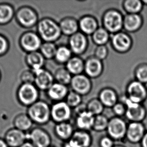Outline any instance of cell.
<instances>
[{"label": "cell", "instance_id": "39", "mask_svg": "<svg viewBox=\"0 0 147 147\" xmlns=\"http://www.w3.org/2000/svg\"><path fill=\"white\" fill-rule=\"evenodd\" d=\"M20 78L22 84H34L35 75L32 70H25L21 73Z\"/></svg>", "mask_w": 147, "mask_h": 147}, {"label": "cell", "instance_id": "5", "mask_svg": "<svg viewBox=\"0 0 147 147\" xmlns=\"http://www.w3.org/2000/svg\"><path fill=\"white\" fill-rule=\"evenodd\" d=\"M15 17L17 23L26 29L34 27L39 21L37 11L34 8L28 6H22L18 8L15 12Z\"/></svg>", "mask_w": 147, "mask_h": 147}, {"label": "cell", "instance_id": "18", "mask_svg": "<svg viewBox=\"0 0 147 147\" xmlns=\"http://www.w3.org/2000/svg\"><path fill=\"white\" fill-rule=\"evenodd\" d=\"M4 138L9 147H20L27 141V133L14 127L6 131Z\"/></svg>", "mask_w": 147, "mask_h": 147}, {"label": "cell", "instance_id": "3", "mask_svg": "<svg viewBox=\"0 0 147 147\" xmlns=\"http://www.w3.org/2000/svg\"><path fill=\"white\" fill-rule=\"evenodd\" d=\"M123 17L119 11L111 9L104 12L102 17V27L110 34L121 32L123 28Z\"/></svg>", "mask_w": 147, "mask_h": 147}, {"label": "cell", "instance_id": "45", "mask_svg": "<svg viewBox=\"0 0 147 147\" xmlns=\"http://www.w3.org/2000/svg\"><path fill=\"white\" fill-rule=\"evenodd\" d=\"M74 113L76 114V116L80 115V113H82L84 111H86V104H84L82 103L80 105L78 106L77 107L74 108Z\"/></svg>", "mask_w": 147, "mask_h": 147}, {"label": "cell", "instance_id": "1", "mask_svg": "<svg viewBox=\"0 0 147 147\" xmlns=\"http://www.w3.org/2000/svg\"><path fill=\"white\" fill-rule=\"evenodd\" d=\"M36 26L37 33L44 42L55 43L61 36L59 24L52 18H42Z\"/></svg>", "mask_w": 147, "mask_h": 147}, {"label": "cell", "instance_id": "27", "mask_svg": "<svg viewBox=\"0 0 147 147\" xmlns=\"http://www.w3.org/2000/svg\"><path fill=\"white\" fill-rule=\"evenodd\" d=\"M142 24V18L138 14H128L123 17V28L127 32L137 31Z\"/></svg>", "mask_w": 147, "mask_h": 147}, {"label": "cell", "instance_id": "40", "mask_svg": "<svg viewBox=\"0 0 147 147\" xmlns=\"http://www.w3.org/2000/svg\"><path fill=\"white\" fill-rule=\"evenodd\" d=\"M109 55V50L106 45L97 46L94 50V56L101 61L105 60Z\"/></svg>", "mask_w": 147, "mask_h": 147}, {"label": "cell", "instance_id": "41", "mask_svg": "<svg viewBox=\"0 0 147 147\" xmlns=\"http://www.w3.org/2000/svg\"><path fill=\"white\" fill-rule=\"evenodd\" d=\"M9 40L4 35L0 34V57L6 55L10 49Z\"/></svg>", "mask_w": 147, "mask_h": 147}, {"label": "cell", "instance_id": "30", "mask_svg": "<svg viewBox=\"0 0 147 147\" xmlns=\"http://www.w3.org/2000/svg\"><path fill=\"white\" fill-rule=\"evenodd\" d=\"M14 7L7 3H0V25L4 26L10 23L15 15Z\"/></svg>", "mask_w": 147, "mask_h": 147}, {"label": "cell", "instance_id": "47", "mask_svg": "<svg viewBox=\"0 0 147 147\" xmlns=\"http://www.w3.org/2000/svg\"><path fill=\"white\" fill-rule=\"evenodd\" d=\"M20 147H35L34 146V145L29 141H26L25 143L23 144Z\"/></svg>", "mask_w": 147, "mask_h": 147}, {"label": "cell", "instance_id": "38", "mask_svg": "<svg viewBox=\"0 0 147 147\" xmlns=\"http://www.w3.org/2000/svg\"><path fill=\"white\" fill-rule=\"evenodd\" d=\"M82 96L77 94L76 92L70 90L68 92L64 101L73 109L82 104Z\"/></svg>", "mask_w": 147, "mask_h": 147}, {"label": "cell", "instance_id": "22", "mask_svg": "<svg viewBox=\"0 0 147 147\" xmlns=\"http://www.w3.org/2000/svg\"><path fill=\"white\" fill-rule=\"evenodd\" d=\"M54 131L56 137L65 143L71 139L75 129L71 123L67 121L56 123Z\"/></svg>", "mask_w": 147, "mask_h": 147}, {"label": "cell", "instance_id": "23", "mask_svg": "<svg viewBox=\"0 0 147 147\" xmlns=\"http://www.w3.org/2000/svg\"><path fill=\"white\" fill-rule=\"evenodd\" d=\"M59 24L62 34L65 36L69 37L79 31L78 21L72 17H64L60 20Z\"/></svg>", "mask_w": 147, "mask_h": 147}, {"label": "cell", "instance_id": "13", "mask_svg": "<svg viewBox=\"0 0 147 147\" xmlns=\"http://www.w3.org/2000/svg\"><path fill=\"white\" fill-rule=\"evenodd\" d=\"M146 131L142 122H130L127 124L125 139L133 144H140Z\"/></svg>", "mask_w": 147, "mask_h": 147}, {"label": "cell", "instance_id": "10", "mask_svg": "<svg viewBox=\"0 0 147 147\" xmlns=\"http://www.w3.org/2000/svg\"><path fill=\"white\" fill-rule=\"evenodd\" d=\"M123 103L127 107L125 116L130 122H142L147 116V111L142 104L135 103L126 98Z\"/></svg>", "mask_w": 147, "mask_h": 147}, {"label": "cell", "instance_id": "11", "mask_svg": "<svg viewBox=\"0 0 147 147\" xmlns=\"http://www.w3.org/2000/svg\"><path fill=\"white\" fill-rule=\"evenodd\" d=\"M69 86L71 90L82 96L90 94L92 88L91 79L84 74L73 76Z\"/></svg>", "mask_w": 147, "mask_h": 147}, {"label": "cell", "instance_id": "49", "mask_svg": "<svg viewBox=\"0 0 147 147\" xmlns=\"http://www.w3.org/2000/svg\"><path fill=\"white\" fill-rule=\"evenodd\" d=\"M113 147H126L125 146L121 145V144H115Z\"/></svg>", "mask_w": 147, "mask_h": 147}, {"label": "cell", "instance_id": "20", "mask_svg": "<svg viewBox=\"0 0 147 147\" xmlns=\"http://www.w3.org/2000/svg\"><path fill=\"white\" fill-rule=\"evenodd\" d=\"M78 25L80 32L86 36H92L99 27L98 20L94 16L89 15L80 18Z\"/></svg>", "mask_w": 147, "mask_h": 147}, {"label": "cell", "instance_id": "14", "mask_svg": "<svg viewBox=\"0 0 147 147\" xmlns=\"http://www.w3.org/2000/svg\"><path fill=\"white\" fill-rule=\"evenodd\" d=\"M110 40L113 48L119 53H125L131 48V38L124 32L121 31L113 34Z\"/></svg>", "mask_w": 147, "mask_h": 147}, {"label": "cell", "instance_id": "16", "mask_svg": "<svg viewBox=\"0 0 147 147\" xmlns=\"http://www.w3.org/2000/svg\"><path fill=\"white\" fill-rule=\"evenodd\" d=\"M34 72L35 75L34 84L39 90L47 92L54 83V75L44 68Z\"/></svg>", "mask_w": 147, "mask_h": 147}, {"label": "cell", "instance_id": "37", "mask_svg": "<svg viewBox=\"0 0 147 147\" xmlns=\"http://www.w3.org/2000/svg\"><path fill=\"white\" fill-rule=\"evenodd\" d=\"M143 5L139 0H127L123 2V7L128 14H138L142 10Z\"/></svg>", "mask_w": 147, "mask_h": 147}, {"label": "cell", "instance_id": "42", "mask_svg": "<svg viewBox=\"0 0 147 147\" xmlns=\"http://www.w3.org/2000/svg\"><path fill=\"white\" fill-rule=\"evenodd\" d=\"M136 76L138 82L143 84L147 83V66L139 68L136 72Z\"/></svg>", "mask_w": 147, "mask_h": 147}, {"label": "cell", "instance_id": "48", "mask_svg": "<svg viewBox=\"0 0 147 147\" xmlns=\"http://www.w3.org/2000/svg\"><path fill=\"white\" fill-rule=\"evenodd\" d=\"M0 147H9L4 138H0Z\"/></svg>", "mask_w": 147, "mask_h": 147}, {"label": "cell", "instance_id": "28", "mask_svg": "<svg viewBox=\"0 0 147 147\" xmlns=\"http://www.w3.org/2000/svg\"><path fill=\"white\" fill-rule=\"evenodd\" d=\"M13 123L14 127L27 133L33 128L34 123L27 113H20L14 117Z\"/></svg>", "mask_w": 147, "mask_h": 147}, {"label": "cell", "instance_id": "25", "mask_svg": "<svg viewBox=\"0 0 147 147\" xmlns=\"http://www.w3.org/2000/svg\"><path fill=\"white\" fill-rule=\"evenodd\" d=\"M46 59L39 51L27 54L25 62L33 71L44 68Z\"/></svg>", "mask_w": 147, "mask_h": 147}, {"label": "cell", "instance_id": "6", "mask_svg": "<svg viewBox=\"0 0 147 147\" xmlns=\"http://www.w3.org/2000/svg\"><path fill=\"white\" fill-rule=\"evenodd\" d=\"M127 124L122 117H113L109 119L107 125V135L115 142L122 141L125 139Z\"/></svg>", "mask_w": 147, "mask_h": 147}, {"label": "cell", "instance_id": "35", "mask_svg": "<svg viewBox=\"0 0 147 147\" xmlns=\"http://www.w3.org/2000/svg\"><path fill=\"white\" fill-rule=\"evenodd\" d=\"M86 109L94 116H96L102 114L105 107L98 98H94L86 104Z\"/></svg>", "mask_w": 147, "mask_h": 147}, {"label": "cell", "instance_id": "17", "mask_svg": "<svg viewBox=\"0 0 147 147\" xmlns=\"http://www.w3.org/2000/svg\"><path fill=\"white\" fill-rule=\"evenodd\" d=\"M103 71L102 61L94 56L88 57L84 60V72L90 79L98 78L102 74Z\"/></svg>", "mask_w": 147, "mask_h": 147}, {"label": "cell", "instance_id": "36", "mask_svg": "<svg viewBox=\"0 0 147 147\" xmlns=\"http://www.w3.org/2000/svg\"><path fill=\"white\" fill-rule=\"evenodd\" d=\"M109 119L103 114L94 117L92 130L98 133L106 131L109 124Z\"/></svg>", "mask_w": 147, "mask_h": 147}, {"label": "cell", "instance_id": "2", "mask_svg": "<svg viewBox=\"0 0 147 147\" xmlns=\"http://www.w3.org/2000/svg\"><path fill=\"white\" fill-rule=\"evenodd\" d=\"M26 113L33 123L39 126L45 125L51 120V107L46 101L41 100H38L28 107Z\"/></svg>", "mask_w": 147, "mask_h": 147}, {"label": "cell", "instance_id": "33", "mask_svg": "<svg viewBox=\"0 0 147 147\" xmlns=\"http://www.w3.org/2000/svg\"><path fill=\"white\" fill-rule=\"evenodd\" d=\"M73 76L65 67H61L56 70L54 74L56 82L68 86L70 85Z\"/></svg>", "mask_w": 147, "mask_h": 147}, {"label": "cell", "instance_id": "53", "mask_svg": "<svg viewBox=\"0 0 147 147\" xmlns=\"http://www.w3.org/2000/svg\"><path fill=\"white\" fill-rule=\"evenodd\" d=\"M52 147V146H50V147Z\"/></svg>", "mask_w": 147, "mask_h": 147}, {"label": "cell", "instance_id": "46", "mask_svg": "<svg viewBox=\"0 0 147 147\" xmlns=\"http://www.w3.org/2000/svg\"><path fill=\"white\" fill-rule=\"evenodd\" d=\"M141 147H147V131L141 141L140 143Z\"/></svg>", "mask_w": 147, "mask_h": 147}, {"label": "cell", "instance_id": "32", "mask_svg": "<svg viewBox=\"0 0 147 147\" xmlns=\"http://www.w3.org/2000/svg\"><path fill=\"white\" fill-rule=\"evenodd\" d=\"M72 56L73 53L68 46L60 45L57 47L54 59L57 63L65 65Z\"/></svg>", "mask_w": 147, "mask_h": 147}, {"label": "cell", "instance_id": "29", "mask_svg": "<svg viewBox=\"0 0 147 147\" xmlns=\"http://www.w3.org/2000/svg\"><path fill=\"white\" fill-rule=\"evenodd\" d=\"M65 68L72 76L82 74L84 70V60L79 56L74 55L66 64Z\"/></svg>", "mask_w": 147, "mask_h": 147}, {"label": "cell", "instance_id": "8", "mask_svg": "<svg viewBox=\"0 0 147 147\" xmlns=\"http://www.w3.org/2000/svg\"><path fill=\"white\" fill-rule=\"evenodd\" d=\"M27 141L35 147H49L52 143L51 136L46 129L39 126L32 128L27 133Z\"/></svg>", "mask_w": 147, "mask_h": 147}, {"label": "cell", "instance_id": "26", "mask_svg": "<svg viewBox=\"0 0 147 147\" xmlns=\"http://www.w3.org/2000/svg\"><path fill=\"white\" fill-rule=\"evenodd\" d=\"M98 99L105 107L112 108L118 102V97L117 92L111 88H105L100 91Z\"/></svg>", "mask_w": 147, "mask_h": 147}, {"label": "cell", "instance_id": "50", "mask_svg": "<svg viewBox=\"0 0 147 147\" xmlns=\"http://www.w3.org/2000/svg\"><path fill=\"white\" fill-rule=\"evenodd\" d=\"M63 147H72L71 146H70L69 144L67 142H65V144H64Z\"/></svg>", "mask_w": 147, "mask_h": 147}, {"label": "cell", "instance_id": "24", "mask_svg": "<svg viewBox=\"0 0 147 147\" xmlns=\"http://www.w3.org/2000/svg\"><path fill=\"white\" fill-rule=\"evenodd\" d=\"M94 117L87 111L76 116L75 125L77 129L88 131L92 129Z\"/></svg>", "mask_w": 147, "mask_h": 147}, {"label": "cell", "instance_id": "7", "mask_svg": "<svg viewBox=\"0 0 147 147\" xmlns=\"http://www.w3.org/2000/svg\"><path fill=\"white\" fill-rule=\"evenodd\" d=\"M42 43L38 33L32 31L24 32L19 40L20 47L27 53L39 51Z\"/></svg>", "mask_w": 147, "mask_h": 147}, {"label": "cell", "instance_id": "9", "mask_svg": "<svg viewBox=\"0 0 147 147\" xmlns=\"http://www.w3.org/2000/svg\"><path fill=\"white\" fill-rule=\"evenodd\" d=\"M73 109L65 101L54 102L51 107V119L56 123L69 121Z\"/></svg>", "mask_w": 147, "mask_h": 147}, {"label": "cell", "instance_id": "34", "mask_svg": "<svg viewBox=\"0 0 147 147\" xmlns=\"http://www.w3.org/2000/svg\"><path fill=\"white\" fill-rule=\"evenodd\" d=\"M57 46L54 42H43L40 47L39 51L45 59H52L55 55Z\"/></svg>", "mask_w": 147, "mask_h": 147}, {"label": "cell", "instance_id": "43", "mask_svg": "<svg viewBox=\"0 0 147 147\" xmlns=\"http://www.w3.org/2000/svg\"><path fill=\"white\" fill-rule=\"evenodd\" d=\"M111 109L115 117H121L125 115L127 107L123 102H118Z\"/></svg>", "mask_w": 147, "mask_h": 147}, {"label": "cell", "instance_id": "31", "mask_svg": "<svg viewBox=\"0 0 147 147\" xmlns=\"http://www.w3.org/2000/svg\"><path fill=\"white\" fill-rule=\"evenodd\" d=\"M111 38V34L103 27H99L92 35V42L97 46L106 45Z\"/></svg>", "mask_w": 147, "mask_h": 147}, {"label": "cell", "instance_id": "19", "mask_svg": "<svg viewBox=\"0 0 147 147\" xmlns=\"http://www.w3.org/2000/svg\"><path fill=\"white\" fill-rule=\"evenodd\" d=\"M92 141L90 131L76 129L67 143L72 147H90Z\"/></svg>", "mask_w": 147, "mask_h": 147}, {"label": "cell", "instance_id": "12", "mask_svg": "<svg viewBox=\"0 0 147 147\" xmlns=\"http://www.w3.org/2000/svg\"><path fill=\"white\" fill-rule=\"evenodd\" d=\"M87 36L80 31L70 36L68 39V47L74 55H82L86 53L88 47Z\"/></svg>", "mask_w": 147, "mask_h": 147}, {"label": "cell", "instance_id": "51", "mask_svg": "<svg viewBox=\"0 0 147 147\" xmlns=\"http://www.w3.org/2000/svg\"><path fill=\"white\" fill-rule=\"evenodd\" d=\"M142 3H143V4H145V5H147V1H146V0H144V1H142Z\"/></svg>", "mask_w": 147, "mask_h": 147}, {"label": "cell", "instance_id": "15", "mask_svg": "<svg viewBox=\"0 0 147 147\" xmlns=\"http://www.w3.org/2000/svg\"><path fill=\"white\" fill-rule=\"evenodd\" d=\"M128 97L135 103L141 104L147 96V90L145 86L140 82L134 81L129 84L127 88Z\"/></svg>", "mask_w": 147, "mask_h": 147}, {"label": "cell", "instance_id": "4", "mask_svg": "<svg viewBox=\"0 0 147 147\" xmlns=\"http://www.w3.org/2000/svg\"><path fill=\"white\" fill-rule=\"evenodd\" d=\"M16 96L19 103L28 107L39 100V90L34 84H22L17 90Z\"/></svg>", "mask_w": 147, "mask_h": 147}, {"label": "cell", "instance_id": "21", "mask_svg": "<svg viewBox=\"0 0 147 147\" xmlns=\"http://www.w3.org/2000/svg\"><path fill=\"white\" fill-rule=\"evenodd\" d=\"M69 91L68 86L56 82L46 92L49 98L56 102L64 101Z\"/></svg>", "mask_w": 147, "mask_h": 147}, {"label": "cell", "instance_id": "52", "mask_svg": "<svg viewBox=\"0 0 147 147\" xmlns=\"http://www.w3.org/2000/svg\"><path fill=\"white\" fill-rule=\"evenodd\" d=\"M1 79H2V72H1V71L0 70V82H1Z\"/></svg>", "mask_w": 147, "mask_h": 147}, {"label": "cell", "instance_id": "44", "mask_svg": "<svg viewBox=\"0 0 147 147\" xmlns=\"http://www.w3.org/2000/svg\"><path fill=\"white\" fill-rule=\"evenodd\" d=\"M115 145V142L107 135L101 136L98 141L99 147H113Z\"/></svg>", "mask_w": 147, "mask_h": 147}]
</instances>
